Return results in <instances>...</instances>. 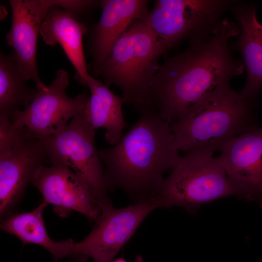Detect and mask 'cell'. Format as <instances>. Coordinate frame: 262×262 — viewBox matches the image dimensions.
Masks as SVG:
<instances>
[{"label":"cell","mask_w":262,"mask_h":262,"mask_svg":"<svg viewBox=\"0 0 262 262\" xmlns=\"http://www.w3.org/2000/svg\"><path fill=\"white\" fill-rule=\"evenodd\" d=\"M239 34L238 26L224 19L192 38L185 51L160 66L136 110H152L170 125L186 109L229 84L245 67L242 61L232 57L229 48V39Z\"/></svg>","instance_id":"cell-1"},{"label":"cell","mask_w":262,"mask_h":262,"mask_svg":"<svg viewBox=\"0 0 262 262\" xmlns=\"http://www.w3.org/2000/svg\"><path fill=\"white\" fill-rule=\"evenodd\" d=\"M138 112V119L119 142L98 153L108 190L120 189L140 200L156 194L180 155L169 124L152 110Z\"/></svg>","instance_id":"cell-2"},{"label":"cell","mask_w":262,"mask_h":262,"mask_svg":"<svg viewBox=\"0 0 262 262\" xmlns=\"http://www.w3.org/2000/svg\"><path fill=\"white\" fill-rule=\"evenodd\" d=\"M254 106L229 84L183 111L170 125L180 151H216L225 142L259 128Z\"/></svg>","instance_id":"cell-3"},{"label":"cell","mask_w":262,"mask_h":262,"mask_svg":"<svg viewBox=\"0 0 262 262\" xmlns=\"http://www.w3.org/2000/svg\"><path fill=\"white\" fill-rule=\"evenodd\" d=\"M168 50L141 18L114 45L105 61L92 73L122 92L124 103L139 105L158 72L160 58Z\"/></svg>","instance_id":"cell-4"},{"label":"cell","mask_w":262,"mask_h":262,"mask_svg":"<svg viewBox=\"0 0 262 262\" xmlns=\"http://www.w3.org/2000/svg\"><path fill=\"white\" fill-rule=\"evenodd\" d=\"M215 151L197 148L180 156L155 195L161 207L179 206L194 214L203 204L236 196Z\"/></svg>","instance_id":"cell-5"},{"label":"cell","mask_w":262,"mask_h":262,"mask_svg":"<svg viewBox=\"0 0 262 262\" xmlns=\"http://www.w3.org/2000/svg\"><path fill=\"white\" fill-rule=\"evenodd\" d=\"M48 162L45 139L0 117L1 220L14 213L35 172Z\"/></svg>","instance_id":"cell-6"},{"label":"cell","mask_w":262,"mask_h":262,"mask_svg":"<svg viewBox=\"0 0 262 262\" xmlns=\"http://www.w3.org/2000/svg\"><path fill=\"white\" fill-rule=\"evenodd\" d=\"M159 207L155 196L121 209L114 208L111 202L103 205L90 233L74 242L70 257L76 258L77 262L89 258L94 262H112L145 218Z\"/></svg>","instance_id":"cell-7"},{"label":"cell","mask_w":262,"mask_h":262,"mask_svg":"<svg viewBox=\"0 0 262 262\" xmlns=\"http://www.w3.org/2000/svg\"><path fill=\"white\" fill-rule=\"evenodd\" d=\"M96 130L83 112L74 117L60 132L45 139L51 164L71 169L89 185L100 207L111 202L108 196L104 170L95 145Z\"/></svg>","instance_id":"cell-8"},{"label":"cell","mask_w":262,"mask_h":262,"mask_svg":"<svg viewBox=\"0 0 262 262\" xmlns=\"http://www.w3.org/2000/svg\"><path fill=\"white\" fill-rule=\"evenodd\" d=\"M12 25L6 34L8 45L12 47V54L24 78L32 80L38 90L47 89L41 81L36 62L37 45L41 24L49 11L58 6L76 16L93 7L94 0H10Z\"/></svg>","instance_id":"cell-9"},{"label":"cell","mask_w":262,"mask_h":262,"mask_svg":"<svg viewBox=\"0 0 262 262\" xmlns=\"http://www.w3.org/2000/svg\"><path fill=\"white\" fill-rule=\"evenodd\" d=\"M237 2L225 0H156L142 20L167 50L180 41L211 30Z\"/></svg>","instance_id":"cell-10"},{"label":"cell","mask_w":262,"mask_h":262,"mask_svg":"<svg viewBox=\"0 0 262 262\" xmlns=\"http://www.w3.org/2000/svg\"><path fill=\"white\" fill-rule=\"evenodd\" d=\"M69 83L67 72L58 70L47 89L38 90L33 100L13 115V125L26 127L43 139L62 131L68 120L83 112L89 99L82 93L69 97L66 93Z\"/></svg>","instance_id":"cell-11"},{"label":"cell","mask_w":262,"mask_h":262,"mask_svg":"<svg viewBox=\"0 0 262 262\" xmlns=\"http://www.w3.org/2000/svg\"><path fill=\"white\" fill-rule=\"evenodd\" d=\"M31 183L61 217H67L76 211L95 222L100 214L99 204L89 185L65 165L54 164L40 167Z\"/></svg>","instance_id":"cell-12"},{"label":"cell","mask_w":262,"mask_h":262,"mask_svg":"<svg viewBox=\"0 0 262 262\" xmlns=\"http://www.w3.org/2000/svg\"><path fill=\"white\" fill-rule=\"evenodd\" d=\"M216 158L236 197L262 209V129L243 133L221 145Z\"/></svg>","instance_id":"cell-13"},{"label":"cell","mask_w":262,"mask_h":262,"mask_svg":"<svg viewBox=\"0 0 262 262\" xmlns=\"http://www.w3.org/2000/svg\"><path fill=\"white\" fill-rule=\"evenodd\" d=\"M148 0H102L101 15L90 41L93 61L88 66L93 73L105 61L114 45L136 20L148 13Z\"/></svg>","instance_id":"cell-14"},{"label":"cell","mask_w":262,"mask_h":262,"mask_svg":"<svg viewBox=\"0 0 262 262\" xmlns=\"http://www.w3.org/2000/svg\"><path fill=\"white\" fill-rule=\"evenodd\" d=\"M73 13L58 6L52 8L43 20L40 29L44 43L49 46L59 44L76 70L75 78L85 85L89 74L84 54L82 38L86 25Z\"/></svg>","instance_id":"cell-15"},{"label":"cell","mask_w":262,"mask_h":262,"mask_svg":"<svg viewBox=\"0 0 262 262\" xmlns=\"http://www.w3.org/2000/svg\"><path fill=\"white\" fill-rule=\"evenodd\" d=\"M232 10L240 27L234 46L240 52L247 71L246 83L239 93L255 107L262 88V24L253 5L236 3Z\"/></svg>","instance_id":"cell-16"},{"label":"cell","mask_w":262,"mask_h":262,"mask_svg":"<svg viewBox=\"0 0 262 262\" xmlns=\"http://www.w3.org/2000/svg\"><path fill=\"white\" fill-rule=\"evenodd\" d=\"M90 92L83 111L88 123L96 130L105 129V139L111 146L121 139L127 123L122 111V97L112 92L104 83L90 76L85 82Z\"/></svg>","instance_id":"cell-17"},{"label":"cell","mask_w":262,"mask_h":262,"mask_svg":"<svg viewBox=\"0 0 262 262\" xmlns=\"http://www.w3.org/2000/svg\"><path fill=\"white\" fill-rule=\"evenodd\" d=\"M49 204L44 200L34 210L13 213L1 220L0 229L18 238L23 244L39 245L52 255L54 261L70 256L74 243L72 240L55 241L49 236L44 223L43 212Z\"/></svg>","instance_id":"cell-18"},{"label":"cell","mask_w":262,"mask_h":262,"mask_svg":"<svg viewBox=\"0 0 262 262\" xmlns=\"http://www.w3.org/2000/svg\"><path fill=\"white\" fill-rule=\"evenodd\" d=\"M12 54L0 55V117L9 119L26 107L38 90L28 86Z\"/></svg>","instance_id":"cell-19"},{"label":"cell","mask_w":262,"mask_h":262,"mask_svg":"<svg viewBox=\"0 0 262 262\" xmlns=\"http://www.w3.org/2000/svg\"><path fill=\"white\" fill-rule=\"evenodd\" d=\"M134 262H145L142 256H141L140 255H138L135 257Z\"/></svg>","instance_id":"cell-20"},{"label":"cell","mask_w":262,"mask_h":262,"mask_svg":"<svg viewBox=\"0 0 262 262\" xmlns=\"http://www.w3.org/2000/svg\"><path fill=\"white\" fill-rule=\"evenodd\" d=\"M112 262H128L123 258H119L117 259L114 260Z\"/></svg>","instance_id":"cell-21"}]
</instances>
